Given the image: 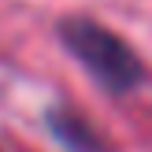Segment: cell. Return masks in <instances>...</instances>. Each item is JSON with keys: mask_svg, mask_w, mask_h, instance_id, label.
I'll use <instances>...</instances> for the list:
<instances>
[{"mask_svg": "<svg viewBox=\"0 0 152 152\" xmlns=\"http://www.w3.org/2000/svg\"><path fill=\"white\" fill-rule=\"evenodd\" d=\"M59 41L108 93H130L145 82L141 56L119 34H111L108 26H100L93 19H63Z\"/></svg>", "mask_w": 152, "mask_h": 152, "instance_id": "6da1fadb", "label": "cell"}, {"mask_svg": "<svg viewBox=\"0 0 152 152\" xmlns=\"http://www.w3.org/2000/svg\"><path fill=\"white\" fill-rule=\"evenodd\" d=\"M45 123H48V134L67 152H111V145L104 141V134L74 108H48Z\"/></svg>", "mask_w": 152, "mask_h": 152, "instance_id": "7a4b0ae2", "label": "cell"}]
</instances>
